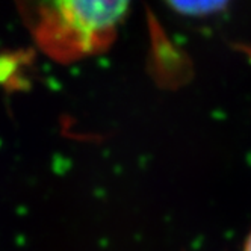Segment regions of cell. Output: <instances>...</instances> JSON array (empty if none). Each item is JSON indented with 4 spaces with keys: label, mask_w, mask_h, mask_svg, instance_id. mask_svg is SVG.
<instances>
[{
    "label": "cell",
    "mask_w": 251,
    "mask_h": 251,
    "mask_svg": "<svg viewBox=\"0 0 251 251\" xmlns=\"http://www.w3.org/2000/svg\"><path fill=\"white\" fill-rule=\"evenodd\" d=\"M244 251H251V233H250V236H248V239H247V242H245Z\"/></svg>",
    "instance_id": "obj_3"
},
{
    "label": "cell",
    "mask_w": 251,
    "mask_h": 251,
    "mask_svg": "<svg viewBox=\"0 0 251 251\" xmlns=\"http://www.w3.org/2000/svg\"><path fill=\"white\" fill-rule=\"evenodd\" d=\"M127 12L124 2H55L41 5L37 35L51 55L70 58L101 49Z\"/></svg>",
    "instance_id": "obj_1"
},
{
    "label": "cell",
    "mask_w": 251,
    "mask_h": 251,
    "mask_svg": "<svg viewBox=\"0 0 251 251\" xmlns=\"http://www.w3.org/2000/svg\"><path fill=\"white\" fill-rule=\"evenodd\" d=\"M173 9L188 15H209L223 9V3L218 2H200V3H173Z\"/></svg>",
    "instance_id": "obj_2"
}]
</instances>
